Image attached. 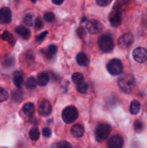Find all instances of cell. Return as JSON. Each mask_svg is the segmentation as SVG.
Returning <instances> with one entry per match:
<instances>
[{"instance_id":"30","label":"cell","mask_w":147,"mask_h":148,"mask_svg":"<svg viewBox=\"0 0 147 148\" xmlns=\"http://www.w3.org/2000/svg\"><path fill=\"white\" fill-rule=\"evenodd\" d=\"M10 97L8 92L4 88H0V102H4V101H7Z\"/></svg>"},{"instance_id":"17","label":"cell","mask_w":147,"mask_h":148,"mask_svg":"<svg viewBox=\"0 0 147 148\" xmlns=\"http://www.w3.org/2000/svg\"><path fill=\"white\" fill-rule=\"evenodd\" d=\"M76 62H77L78 64L80 65V66H85L89 63V59L84 53L80 52L76 56Z\"/></svg>"},{"instance_id":"4","label":"cell","mask_w":147,"mask_h":148,"mask_svg":"<svg viewBox=\"0 0 147 148\" xmlns=\"http://www.w3.org/2000/svg\"><path fill=\"white\" fill-rule=\"evenodd\" d=\"M111 132V127L108 124H99L96 127L95 137L98 142H102L109 137Z\"/></svg>"},{"instance_id":"13","label":"cell","mask_w":147,"mask_h":148,"mask_svg":"<svg viewBox=\"0 0 147 148\" xmlns=\"http://www.w3.org/2000/svg\"><path fill=\"white\" fill-rule=\"evenodd\" d=\"M15 32L17 34H18L20 37L22 38L24 40H27V39L30 38V30L27 27H24L22 25L17 26L15 28Z\"/></svg>"},{"instance_id":"19","label":"cell","mask_w":147,"mask_h":148,"mask_svg":"<svg viewBox=\"0 0 147 148\" xmlns=\"http://www.w3.org/2000/svg\"><path fill=\"white\" fill-rule=\"evenodd\" d=\"M22 112L26 116H30L33 115L35 112V106L33 103H27L24 104L22 106Z\"/></svg>"},{"instance_id":"3","label":"cell","mask_w":147,"mask_h":148,"mask_svg":"<svg viewBox=\"0 0 147 148\" xmlns=\"http://www.w3.org/2000/svg\"><path fill=\"white\" fill-rule=\"evenodd\" d=\"M61 116L65 123L71 124L77 119L78 116H79V112L76 107L73 106H69L66 107L63 110Z\"/></svg>"},{"instance_id":"36","label":"cell","mask_w":147,"mask_h":148,"mask_svg":"<svg viewBox=\"0 0 147 148\" xmlns=\"http://www.w3.org/2000/svg\"><path fill=\"white\" fill-rule=\"evenodd\" d=\"M47 35H48V31H45L43 32V33H42L41 34H40L39 36H37V37H36V41L37 42L43 41Z\"/></svg>"},{"instance_id":"23","label":"cell","mask_w":147,"mask_h":148,"mask_svg":"<svg viewBox=\"0 0 147 148\" xmlns=\"http://www.w3.org/2000/svg\"><path fill=\"white\" fill-rule=\"evenodd\" d=\"M25 85L27 89L30 90H33L35 89L36 86H37V81L33 77H30L26 81Z\"/></svg>"},{"instance_id":"9","label":"cell","mask_w":147,"mask_h":148,"mask_svg":"<svg viewBox=\"0 0 147 148\" xmlns=\"http://www.w3.org/2000/svg\"><path fill=\"white\" fill-rule=\"evenodd\" d=\"M52 106L47 100H43L38 106V113L42 116H48L51 114Z\"/></svg>"},{"instance_id":"16","label":"cell","mask_w":147,"mask_h":148,"mask_svg":"<svg viewBox=\"0 0 147 148\" xmlns=\"http://www.w3.org/2000/svg\"><path fill=\"white\" fill-rule=\"evenodd\" d=\"M84 129L83 126L79 124H76L71 129V133L74 137H81L84 134Z\"/></svg>"},{"instance_id":"8","label":"cell","mask_w":147,"mask_h":148,"mask_svg":"<svg viewBox=\"0 0 147 148\" xmlns=\"http://www.w3.org/2000/svg\"><path fill=\"white\" fill-rule=\"evenodd\" d=\"M133 57L138 63H144L147 61V51L144 48L138 47L133 51Z\"/></svg>"},{"instance_id":"24","label":"cell","mask_w":147,"mask_h":148,"mask_svg":"<svg viewBox=\"0 0 147 148\" xmlns=\"http://www.w3.org/2000/svg\"><path fill=\"white\" fill-rule=\"evenodd\" d=\"M12 98L15 102H20L23 99V93L20 90H14L12 93Z\"/></svg>"},{"instance_id":"37","label":"cell","mask_w":147,"mask_h":148,"mask_svg":"<svg viewBox=\"0 0 147 148\" xmlns=\"http://www.w3.org/2000/svg\"><path fill=\"white\" fill-rule=\"evenodd\" d=\"M42 133H43V135L45 137H49L51 135V130L49 128H48V127H45V128L43 129Z\"/></svg>"},{"instance_id":"32","label":"cell","mask_w":147,"mask_h":148,"mask_svg":"<svg viewBox=\"0 0 147 148\" xmlns=\"http://www.w3.org/2000/svg\"><path fill=\"white\" fill-rule=\"evenodd\" d=\"M43 25H44V24H43V20L40 17H37L35 21V27L36 30H40V29L43 28Z\"/></svg>"},{"instance_id":"10","label":"cell","mask_w":147,"mask_h":148,"mask_svg":"<svg viewBox=\"0 0 147 148\" xmlns=\"http://www.w3.org/2000/svg\"><path fill=\"white\" fill-rule=\"evenodd\" d=\"M12 12L8 7H1L0 9V23L7 25L12 21Z\"/></svg>"},{"instance_id":"31","label":"cell","mask_w":147,"mask_h":148,"mask_svg":"<svg viewBox=\"0 0 147 148\" xmlns=\"http://www.w3.org/2000/svg\"><path fill=\"white\" fill-rule=\"evenodd\" d=\"M44 19L46 22H53L55 19V15L53 12H47L44 14Z\"/></svg>"},{"instance_id":"15","label":"cell","mask_w":147,"mask_h":148,"mask_svg":"<svg viewBox=\"0 0 147 148\" xmlns=\"http://www.w3.org/2000/svg\"><path fill=\"white\" fill-rule=\"evenodd\" d=\"M12 79L13 82L16 85V87H17L18 88H21L22 85L23 81H24V77H23L22 72H20V71L14 72L12 75Z\"/></svg>"},{"instance_id":"29","label":"cell","mask_w":147,"mask_h":148,"mask_svg":"<svg viewBox=\"0 0 147 148\" xmlns=\"http://www.w3.org/2000/svg\"><path fill=\"white\" fill-rule=\"evenodd\" d=\"M33 14H25L23 17V22L25 25H27V26H32L33 24Z\"/></svg>"},{"instance_id":"7","label":"cell","mask_w":147,"mask_h":148,"mask_svg":"<svg viewBox=\"0 0 147 148\" xmlns=\"http://www.w3.org/2000/svg\"><path fill=\"white\" fill-rule=\"evenodd\" d=\"M86 27L88 31L92 34H98L102 31V25L99 20L92 19V20H88Z\"/></svg>"},{"instance_id":"6","label":"cell","mask_w":147,"mask_h":148,"mask_svg":"<svg viewBox=\"0 0 147 148\" xmlns=\"http://www.w3.org/2000/svg\"><path fill=\"white\" fill-rule=\"evenodd\" d=\"M134 37L131 33H126L122 34L118 40V46L122 49H126L133 44Z\"/></svg>"},{"instance_id":"28","label":"cell","mask_w":147,"mask_h":148,"mask_svg":"<svg viewBox=\"0 0 147 148\" xmlns=\"http://www.w3.org/2000/svg\"><path fill=\"white\" fill-rule=\"evenodd\" d=\"M88 88H89V86H88L87 83L84 82L77 85V87H76V89H77L78 92L82 94L86 93V92L88 90Z\"/></svg>"},{"instance_id":"33","label":"cell","mask_w":147,"mask_h":148,"mask_svg":"<svg viewBox=\"0 0 147 148\" xmlns=\"http://www.w3.org/2000/svg\"><path fill=\"white\" fill-rule=\"evenodd\" d=\"M56 148H72L71 145L66 141H61L56 145Z\"/></svg>"},{"instance_id":"26","label":"cell","mask_w":147,"mask_h":148,"mask_svg":"<svg viewBox=\"0 0 147 148\" xmlns=\"http://www.w3.org/2000/svg\"><path fill=\"white\" fill-rule=\"evenodd\" d=\"M29 135H30V139H31L32 140H33V141H37L39 139V137H40V132L37 130V128L33 127V128L31 129V130L30 131Z\"/></svg>"},{"instance_id":"12","label":"cell","mask_w":147,"mask_h":148,"mask_svg":"<svg viewBox=\"0 0 147 148\" xmlns=\"http://www.w3.org/2000/svg\"><path fill=\"white\" fill-rule=\"evenodd\" d=\"M109 20L112 25L115 26V27L119 26L121 24V20H122L121 14L119 10L117 9H114L113 11L110 14Z\"/></svg>"},{"instance_id":"11","label":"cell","mask_w":147,"mask_h":148,"mask_svg":"<svg viewBox=\"0 0 147 148\" xmlns=\"http://www.w3.org/2000/svg\"><path fill=\"white\" fill-rule=\"evenodd\" d=\"M123 139L120 134H115L108 140V148H122L123 145Z\"/></svg>"},{"instance_id":"14","label":"cell","mask_w":147,"mask_h":148,"mask_svg":"<svg viewBox=\"0 0 147 148\" xmlns=\"http://www.w3.org/2000/svg\"><path fill=\"white\" fill-rule=\"evenodd\" d=\"M57 50V46H55V45H50L46 49L42 51V52H43V55L46 56V58H47L48 59H51L56 54Z\"/></svg>"},{"instance_id":"38","label":"cell","mask_w":147,"mask_h":148,"mask_svg":"<svg viewBox=\"0 0 147 148\" xmlns=\"http://www.w3.org/2000/svg\"><path fill=\"white\" fill-rule=\"evenodd\" d=\"M25 58L27 61H33L34 60V54H33L32 51H28L25 54Z\"/></svg>"},{"instance_id":"22","label":"cell","mask_w":147,"mask_h":148,"mask_svg":"<svg viewBox=\"0 0 147 148\" xmlns=\"http://www.w3.org/2000/svg\"><path fill=\"white\" fill-rule=\"evenodd\" d=\"M84 79V75L82 73H80V72H75L71 76L72 82L74 84H76V85H79V84L83 82Z\"/></svg>"},{"instance_id":"41","label":"cell","mask_w":147,"mask_h":148,"mask_svg":"<svg viewBox=\"0 0 147 148\" xmlns=\"http://www.w3.org/2000/svg\"><path fill=\"white\" fill-rule=\"evenodd\" d=\"M30 1H32V2H35V1H36V0H30Z\"/></svg>"},{"instance_id":"5","label":"cell","mask_w":147,"mask_h":148,"mask_svg":"<svg viewBox=\"0 0 147 148\" xmlns=\"http://www.w3.org/2000/svg\"><path fill=\"white\" fill-rule=\"evenodd\" d=\"M107 69L108 72L112 75H118L122 73L123 65L120 59H111L107 64Z\"/></svg>"},{"instance_id":"1","label":"cell","mask_w":147,"mask_h":148,"mask_svg":"<svg viewBox=\"0 0 147 148\" xmlns=\"http://www.w3.org/2000/svg\"><path fill=\"white\" fill-rule=\"evenodd\" d=\"M118 86L125 93H130L135 86V78L131 74H124L118 79Z\"/></svg>"},{"instance_id":"27","label":"cell","mask_w":147,"mask_h":148,"mask_svg":"<svg viewBox=\"0 0 147 148\" xmlns=\"http://www.w3.org/2000/svg\"><path fill=\"white\" fill-rule=\"evenodd\" d=\"M133 128H134V130H135L136 132L138 133L141 132L144 129V123H143L141 120H138V119L135 120L133 124Z\"/></svg>"},{"instance_id":"20","label":"cell","mask_w":147,"mask_h":148,"mask_svg":"<svg viewBox=\"0 0 147 148\" xmlns=\"http://www.w3.org/2000/svg\"><path fill=\"white\" fill-rule=\"evenodd\" d=\"M0 38H1L2 40L7 41L11 45H14V43H15V38H14V37L13 36V35L12 34V33H10L9 31H7V30L3 32L2 34L0 36Z\"/></svg>"},{"instance_id":"25","label":"cell","mask_w":147,"mask_h":148,"mask_svg":"<svg viewBox=\"0 0 147 148\" xmlns=\"http://www.w3.org/2000/svg\"><path fill=\"white\" fill-rule=\"evenodd\" d=\"M14 58L13 57V56H7V57L5 58V59L3 60L2 62V66H4V67H11V66H12L14 64Z\"/></svg>"},{"instance_id":"39","label":"cell","mask_w":147,"mask_h":148,"mask_svg":"<svg viewBox=\"0 0 147 148\" xmlns=\"http://www.w3.org/2000/svg\"><path fill=\"white\" fill-rule=\"evenodd\" d=\"M84 33H85V31L82 27H79V28L77 29V34L80 38L83 37V36L84 35Z\"/></svg>"},{"instance_id":"21","label":"cell","mask_w":147,"mask_h":148,"mask_svg":"<svg viewBox=\"0 0 147 148\" xmlns=\"http://www.w3.org/2000/svg\"><path fill=\"white\" fill-rule=\"evenodd\" d=\"M141 109V103L139 101L134 100L131 102V106H130V113L133 115H135L138 114Z\"/></svg>"},{"instance_id":"35","label":"cell","mask_w":147,"mask_h":148,"mask_svg":"<svg viewBox=\"0 0 147 148\" xmlns=\"http://www.w3.org/2000/svg\"><path fill=\"white\" fill-rule=\"evenodd\" d=\"M128 0H117L116 2H115V6H114V9H117L118 10L119 8H120L122 6L125 5L127 3Z\"/></svg>"},{"instance_id":"34","label":"cell","mask_w":147,"mask_h":148,"mask_svg":"<svg viewBox=\"0 0 147 148\" xmlns=\"http://www.w3.org/2000/svg\"><path fill=\"white\" fill-rule=\"evenodd\" d=\"M112 0H96L97 4L101 7H106V6L109 5Z\"/></svg>"},{"instance_id":"40","label":"cell","mask_w":147,"mask_h":148,"mask_svg":"<svg viewBox=\"0 0 147 148\" xmlns=\"http://www.w3.org/2000/svg\"><path fill=\"white\" fill-rule=\"evenodd\" d=\"M63 1L64 0H52L53 4H56V5H60V4H61L63 2Z\"/></svg>"},{"instance_id":"2","label":"cell","mask_w":147,"mask_h":148,"mask_svg":"<svg viewBox=\"0 0 147 148\" xmlns=\"http://www.w3.org/2000/svg\"><path fill=\"white\" fill-rule=\"evenodd\" d=\"M98 46L102 52L108 53L111 52L115 47L112 38L108 34H104L98 39Z\"/></svg>"},{"instance_id":"18","label":"cell","mask_w":147,"mask_h":148,"mask_svg":"<svg viewBox=\"0 0 147 148\" xmlns=\"http://www.w3.org/2000/svg\"><path fill=\"white\" fill-rule=\"evenodd\" d=\"M49 82V76L46 72H41L37 75V82L40 86H45Z\"/></svg>"}]
</instances>
